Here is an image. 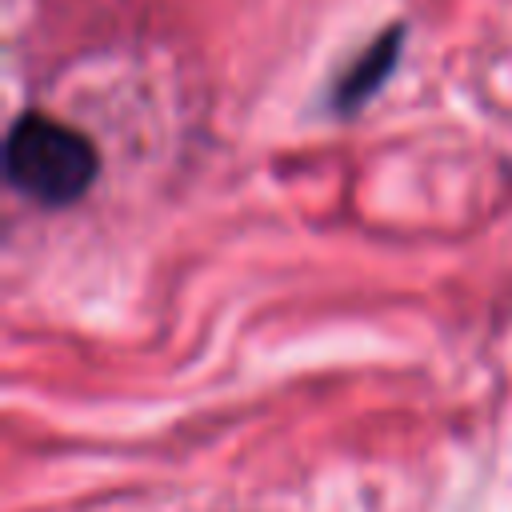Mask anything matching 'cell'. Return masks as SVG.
Instances as JSON below:
<instances>
[{
    "mask_svg": "<svg viewBox=\"0 0 512 512\" xmlns=\"http://www.w3.org/2000/svg\"><path fill=\"white\" fill-rule=\"evenodd\" d=\"M96 172L100 152L80 128L36 108L12 120L4 136V176L20 196L44 208H64L92 188Z\"/></svg>",
    "mask_w": 512,
    "mask_h": 512,
    "instance_id": "obj_1",
    "label": "cell"
},
{
    "mask_svg": "<svg viewBox=\"0 0 512 512\" xmlns=\"http://www.w3.org/2000/svg\"><path fill=\"white\" fill-rule=\"evenodd\" d=\"M404 44H408V24H404V20L384 24V28L336 72V80H332V88H328V100H324L328 112H336V116H356V112L392 80L400 56H404Z\"/></svg>",
    "mask_w": 512,
    "mask_h": 512,
    "instance_id": "obj_2",
    "label": "cell"
}]
</instances>
